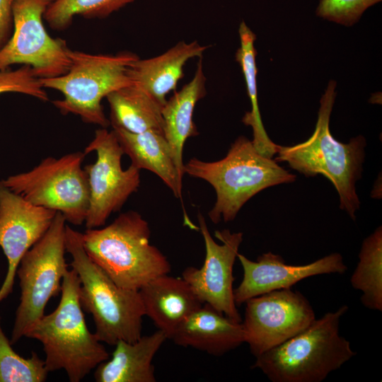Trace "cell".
Instances as JSON below:
<instances>
[{
    "label": "cell",
    "instance_id": "obj_1",
    "mask_svg": "<svg viewBox=\"0 0 382 382\" xmlns=\"http://www.w3.org/2000/svg\"><path fill=\"white\" fill-rule=\"evenodd\" d=\"M335 81H330L320 99L313 134L305 141L288 146L278 145L277 162H286L306 176L322 175L335 187L340 208L355 220L360 201L356 183L361 178L366 140L361 135L345 144L332 135L329 124L335 99Z\"/></svg>",
    "mask_w": 382,
    "mask_h": 382
},
{
    "label": "cell",
    "instance_id": "obj_2",
    "mask_svg": "<svg viewBox=\"0 0 382 382\" xmlns=\"http://www.w3.org/2000/svg\"><path fill=\"white\" fill-rule=\"evenodd\" d=\"M79 291L76 272L72 268L67 270L57 307L44 315L25 335L42 343L48 371L63 369L71 382L81 381L109 359L105 347L86 325Z\"/></svg>",
    "mask_w": 382,
    "mask_h": 382
},
{
    "label": "cell",
    "instance_id": "obj_3",
    "mask_svg": "<svg viewBox=\"0 0 382 382\" xmlns=\"http://www.w3.org/2000/svg\"><path fill=\"white\" fill-rule=\"evenodd\" d=\"M343 305L316 318L306 329L258 357L252 369L272 382H321L357 354L340 335V323L347 312Z\"/></svg>",
    "mask_w": 382,
    "mask_h": 382
},
{
    "label": "cell",
    "instance_id": "obj_4",
    "mask_svg": "<svg viewBox=\"0 0 382 382\" xmlns=\"http://www.w3.org/2000/svg\"><path fill=\"white\" fill-rule=\"evenodd\" d=\"M150 236L148 222L130 210L103 228H87L82 242L89 257L118 286L139 290L171 270L167 257L150 243Z\"/></svg>",
    "mask_w": 382,
    "mask_h": 382
},
{
    "label": "cell",
    "instance_id": "obj_5",
    "mask_svg": "<svg viewBox=\"0 0 382 382\" xmlns=\"http://www.w3.org/2000/svg\"><path fill=\"white\" fill-rule=\"evenodd\" d=\"M184 172L214 188L216 200L209 212L214 224L233 221L241 207L264 189L296 178L275 160L260 154L244 136L235 140L224 158L212 162L192 158L184 165Z\"/></svg>",
    "mask_w": 382,
    "mask_h": 382
},
{
    "label": "cell",
    "instance_id": "obj_6",
    "mask_svg": "<svg viewBox=\"0 0 382 382\" xmlns=\"http://www.w3.org/2000/svg\"><path fill=\"white\" fill-rule=\"evenodd\" d=\"M64 239L71 266L80 279V302L93 316L98 339L111 346L120 340L137 341L145 316L139 290L120 287L89 257L82 233L66 224Z\"/></svg>",
    "mask_w": 382,
    "mask_h": 382
},
{
    "label": "cell",
    "instance_id": "obj_7",
    "mask_svg": "<svg viewBox=\"0 0 382 382\" xmlns=\"http://www.w3.org/2000/svg\"><path fill=\"white\" fill-rule=\"evenodd\" d=\"M71 64L63 75L39 79L42 86L61 92L53 105L63 115H78L86 123L107 128L110 124L101 101L110 93L132 84L127 71L139 57L123 51L115 54L69 50Z\"/></svg>",
    "mask_w": 382,
    "mask_h": 382
},
{
    "label": "cell",
    "instance_id": "obj_8",
    "mask_svg": "<svg viewBox=\"0 0 382 382\" xmlns=\"http://www.w3.org/2000/svg\"><path fill=\"white\" fill-rule=\"evenodd\" d=\"M66 220L59 212L44 236L23 255L16 275L21 288L10 342L25 337L28 330L45 315L51 298L61 291L68 270L65 259Z\"/></svg>",
    "mask_w": 382,
    "mask_h": 382
},
{
    "label": "cell",
    "instance_id": "obj_9",
    "mask_svg": "<svg viewBox=\"0 0 382 382\" xmlns=\"http://www.w3.org/2000/svg\"><path fill=\"white\" fill-rule=\"evenodd\" d=\"M76 151L56 158L48 156L29 171L12 175L1 182L30 203L60 212L66 222L85 223L90 198L86 156Z\"/></svg>",
    "mask_w": 382,
    "mask_h": 382
},
{
    "label": "cell",
    "instance_id": "obj_10",
    "mask_svg": "<svg viewBox=\"0 0 382 382\" xmlns=\"http://www.w3.org/2000/svg\"><path fill=\"white\" fill-rule=\"evenodd\" d=\"M54 0H13V31L0 50V70L13 64L31 67L38 79L64 74L71 64L66 41L53 38L43 24L44 14Z\"/></svg>",
    "mask_w": 382,
    "mask_h": 382
},
{
    "label": "cell",
    "instance_id": "obj_11",
    "mask_svg": "<svg viewBox=\"0 0 382 382\" xmlns=\"http://www.w3.org/2000/svg\"><path fill=\"white\" fill-rule=\"evenodd\" d=\"M96 151L94 163L84 169L88 178L89 207L85 221L86 228L103 226L109 216L121 209L140 185V170L130 165L123 170V150L113 129L100 127L83 152Z\"/></svg>",
    "mask_w": 382,
    "mask_h": 382
},
{
    "label": "cell",
    "instance_id": "obj_12",
    "mask_svg": "<svg viewBox=\"0 0 382 382\" xmlns=\"http://www.w3.org/2000/svg\"><path fill=\"white\" fill-rule=\"evenodd\" d=\"M245 303L244 342L255 357L299 334L316 319L308 300L291 288L253 297Z\"/></svg>",
    "mask_w": 382,
    "mask_h": 382
},
{
    "label": "cell",
    "instance_id": "obj_13",
    "mask_svg": "<svg viewBox=\"0 0 382 382\" xmlns=\"http://www.w3.org/2000/svg\"><path fill=\"white\" fill-rule=\"evenodd\" d=\"M197 219L205 245L204 262L200 268H185L182 278L202 303H207L241 323L242 318L234 301L233 269L243 233L231 232L228 229L217 230L214 235L221 242L219 244L214 241L201 213L198 214Z\"/></svg>",
    "mask_w": 382,
    "mask_h": 382
},
{
    "label": "cell",
    "instance_id": "obj_14",
    "mask_svg": "<svg viewBox=\"0 0 382 382\" xmlns=\"http://www.w3.org/2000/svg\"><path fill=\"white\" fill-rule=\"evenodd\" d=\"M57 212L30 203L0 180V247L8 262L0 303L13 291L21 260L44 236Z\"/></svg>",
    "mask_w": 382,
    "mask_h": 382
},
{
    "label": "cell",
    "instance_id": "obj_15",
    "mask_svg": "<svg viewBox=\"0 0 382 382\" xmlns=\"http://www.w3.org/2000/svg\"><path fill=\"white\" fill-rule=\"evenodd\" d=\"M243 271V279L233 289L237 306L248 299L274 290L289 289L306 278L328 274H344L347 265L339 253H332L313 262L303 265L285 263L279 255L272 252L263 253L256 261L238 253Z\"/></svg>",
    "mask_w": 382,
    "mask_h": 382
},
{
    "label": "cell",
    "instance_id": "obj_16",
    "mask_svg": "<svg viewBox=\"0 0 382 382\" xmlns=\"http://www.w3.org/2000/svg\"><path fill=\"white\" fill-rule=\"evenodd\" d=\"M170 340L220 357L244 343L241 322H237L203 303L178 327Z\"/></svg>",
    "mask_w": 382,
    "mask_h": 382
},
{
    "label": "cell",
    "instance_id": "obj_17",
    "mask_svg": "<svg viewBox=\"0 0 382 382\" xmlns=\"http://www.w3.org/2000/svg\"><path fill=\"white\" fill-rule=\"evenodd\" d=\"M139 291L145 316L169 340L183 321L203 304L183 278L168 274L152 279Z\"/></svg>",
    "mask_w": 382,
    "mask_h": 382
},
{
    "label": "cell",
    "instance_id": "obj_18",
    "mask_svg": "<svg viewBox=\"0 0 382 382\" xmlns=\"http://www.w3.org/2000/svg\"><path fill=\"white\" fill-rule=\"evenodd\" d=\"M207 46L197 41L178 42L166 52L146 59L138 58L129 66L127 74L132 83L139 86L163 106L166 95L175 91L183 77V67L192 58H201Z\"/></svg>",
    "mask_w": 382,
    "mask_h": 382
},
{
    "label": "cell",
    "instance_id": "obj_19",
    "mask_svg": "<svg viewBox=\"0 0 382 382\" xmlns=\"http://www.w3.org/2000/svg\"><path fill=\"white\" fill-rule=\"evenodd\" d=\"M166 340V334L158 330L133 342L118 341L111 359L96 367V381L155 382L153 359Z\"/></svg>",
    "mask_w": 382,
    "mask_h": 382
},
{
    "label": "cell",
    "instance_id": "obj_20",
    "mask_svg": "<svg viewBox=\"0 0 382 382\" xmlns=\"http://www.w3.org/2000/svg\"><path fill=\"white\" fill-rule=\"evenodd\" d=\"M205 83L201 57L192 80L166 100L162 108L163 134L171 147L174 162L182 177L185 174L183 161L184 144L189 137L199 134L192 116L197 103L207 94Z\"/></svg>",
    "mask_w": 382,
    "mask_h": 382
},
{
    "label": "cell",
    "instance_id": "obj_21",
    "mask_svg": "<svg viewBox=\"0 0 382 382\" xmlns=\"http://www.w3.org/2000/svg\"><path fill=\"white\" fill-rule=\"evenodd\" d=\"M131 165L148 170L158 175L175 197H182V180L174 162L171 147L163 134L154 131L132 133L112 128Z\"/></svg>",
    "mask_w": 382,
    "mask_h": 382
},
{
    "label": "cell",
    "instance_id": "obj_22",
    "mask_svg": "<svg viewBox=\"0 0 382 382\" xmlns=\"http://www.w3.org/2000/svg\"><path fill=\"white\" fill-rule=\"evenodd\" d=\"M106 98L112 128L132 133L163 134V105L139 86L132 83L110 93Z\"/></svg>",
    "mask_w": 382,
    "mask_h": 382
},
{
    "label": "cell",
    "instance_id": "obj_23",
    "mask_svg": "<svg viewBox=\"0 0 382 382\" xmlns=\"http://www.w3.org/2000/svg\"><path fill=\"white\" fill-rule=\"evenodd\" d=\"M238 33L241 46L236 52V59L242 69L251 103V111L245 114L242 121L253 129L252 143L255 149L260 154L272 158L277 154V144L272 141L264 128L257 103L256 50L254 47L256 37L244 21L241 23Z\"/></svg>",
    "mask_w": 382,
    "mask_h": 382
},
{
    "label": "cell",
    "instance_id": "obj_24",
    "mask_svg": "<svg viewBox=\"0 0 382 382\" xmlns=\"http://www.w3.org/2000/svg\"><path fill=\"white\" fill-rule=\"evenodd\" d=\"M350 283L361 292L360 301L364 307L382 311L381 226L363 241Z\"/></svg>",
    "mask_w": 382,
    "mask_h": 382
},
{
    "label": "cell",
    "instance_id": "obj_25",
    "mask_svg": "<svg viewBox=\"0 0 382 382\" xmlns=\"http://www.w3.org/2000/svg\"><path fill=\"white\" fill-rule=\"evenodd\" d=\"M134 0H54L47 7L44 20L56 30L69 28L75 16L103 18Z\"/></svg>",
    "mask_w": 382,
    "mask_h": 382
},
{
    "label": "cell",
    "instance_id": "obj_26",
    "mask_svg": "<svg viewBox=\"0 0 382 382\" xmlns=\"http://www.w3.org/2000/svg\"><path fill=\"white\" fill-rule=\"evenodd\" d=\"M11 345L3 330L0 316V382H44L49 373L45 361L35 352L24 358Z\"/></svg>",
    "mask_w": 382,
    "mask_h": 382
},
{
    "label": "cell",
    "instance_id": "obj_27",
    "mask_svg": "<svg viewBox=\"0 0 382 382\" xmlns=\"http://www.w3.org/2000/svg\"><path fill=\"white\" fill-rule=\"evenodd\" d=\"M18 93L28 95L42 101L49 100L45 88L30 66L23 65L18 69L0 70V94Z\"/></svg>",
    "mask_w": 382,
    "mask_h": 382
},
{
    "label": "cell",
    "instance_id": "obj_28",
    "mask_svg": "<svg viewBox=\"0 0 382 382\" xmlns=\"http://www.w3.org/2000/svg\"><path fill=\"white\" fill-rule=\"evenodd\" d=\"M382 0H319L318 16L344 25H352L370 6Z\"/></svg>",
    "mask_w": 382,
    "mask_h": 382
},
{
    "label": "cell",
    "instance_id": "obj_29",
    "mask_svg": "<svg viewBox=\"0 0 382 382\" xmlns=\"http://www.w3.org/2000/svg\"><path fill=\"white\" fill-rule=\"evenodd\" d=\"M13 0H0V50L6 45L13 31Z\"/></svg>",
    "mask_w": 382,
    "mask_h": 382
}]
</instances>
